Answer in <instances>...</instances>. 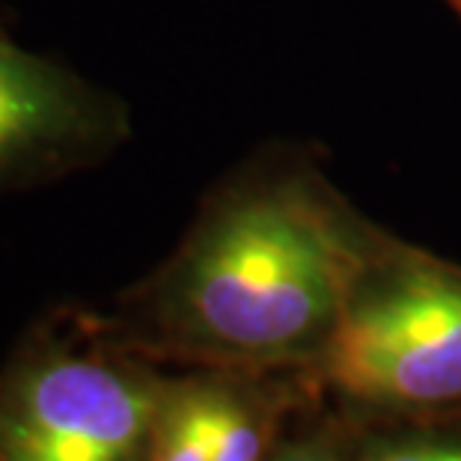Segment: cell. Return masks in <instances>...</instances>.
<instances>
[{"label": "cell", "instance_id": "obj_8", "mask_svg": "<svg viewBox=\"0 0 461 461\" xmlns=\"http://www.w3.org/2000/svg\"><path fill=\"white\" fill-rule=\"evenodd\" d=\"M444 4H447V9H449V13L456 15V22L461 24V0H444Z\"/></svg>", "mask_w": 461, "mask_h": 461}, {"label": "cell", "instance_id": "obj_4", "mask_svg": "<svg viewBox=\"0 0 461 461\" xmlns=\"http://www.w3.org/2000/svg\"><path fill=\"white\" fill-rule=\"evenodd\" d=\"M131 140V111L0 18V197L63 182Z\"/></svg>", "mask_w": 461, "mask_h": 461}, {"label": "cell", "instance_id": "obj_1", "mask_svg": "<svg viewBox=\"0 0 461 461\" xmlns=\"http://www.w3.org/2000/svg\"><path fill=\"white\" fill-rule=\"evenodd\" d=\"M381 235L301 146H265L200 200L158 268L102 312L176 369L310 372Z\"/></svg>", "mask_w": 461, "mask_h": 461}, {"label": "cell", "instance_id": "obj_3", "mask_svg": "<svg viewBox=\"0 0 461 461\" xmlns=\"http://www.w3.org/2000/svg\"><path fill=\"white\" fill-rule=\"evenodd\" d=\"M164 378L102 312H51L0 366V461H149Z\"/></svg>", "mask_w": 461, "mask_h": 461}, {"label": "cell", "instance_id": "obj_5", "mask_svg": "<svg viewBox=\"0 0 461 461\" xmlns=\"http://www.w3.org/2000/svg\"><path fill=\"white\" fill-rule=\"evenodd\" d=\"M346 414L357 461H461V411L435 417Z\"/></svg>", "mask_w": 461, "mask_h": 461}, {"label": "cell", "instance_id": "obj_6", "mask_svg": "<svg viewBox=\"0 0 461 461\" xmlns=\"http://www.w3.org/2000/svg\"><path fill=\"white\" fill-rule=\"evenodd\" d=\"M149 461H212L209 402L200 369L167 372Z\"/></svg>", "mask_w": 461, "mask_h": 461}, {"label": "cell", "instance_id": "obj_2", "mask_svg": "<svg viewBox=\"0 0 461 461\" xmlns=\"http://www.w3.org/2000/svg\"><path fill=\"white\" fill-rule=\"evenodd\" d=\"M310 381L363 417L461 411V265L381 230Z\"/></svg>", "mask_w": 461, "mask_h": 461}, {"label": "cell", "instance_id": "obj_7", "mask_svg": "<svg viewBox=\"0 0 461 461\" xmlns=\"http://www.w3.org/2000/svg\"><path fill=\"white\" fill-rule=\"evenodd\" d=\"M268 461H357L346 411L319 402L292 420Z\"/></svg>", "mask_w": 461, "mask_h": 461}]
</instances>
